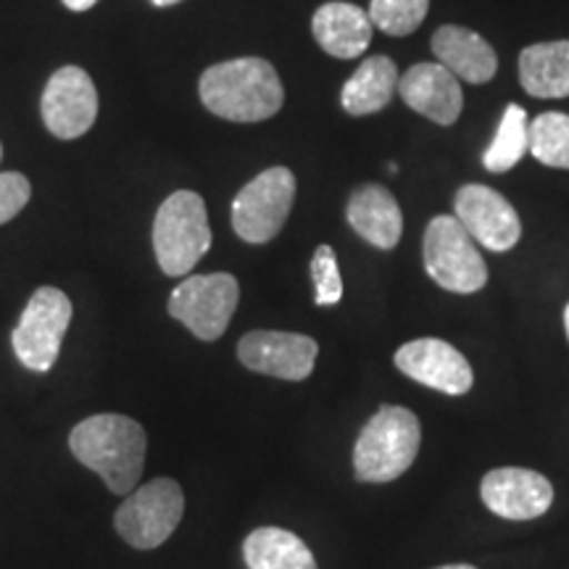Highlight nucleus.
<instances>
[{
	"mask_svg": "<svg viewBox=\"0 0 569 569\" xmlns=\"http://www.w3.org/2000/svg\"><path fill=\"white\" fill-rule=\"evenodd\" d=\"M201 101L213 117L227 122H264L272 119L284 103L280 74L264 59H232L213 63L203 71Z\"/></svg>",
	"mask_w": 569,
	"mask_h": 569,
	"instance_id": "f03ea898",
	"label": "nucleus"
},
{
	"mask_svg": "<svg viewBox=\"0 0 569 569\" xmlns=\"http://www.w3.org/2000/svg\"><path fill=\"white\" fill-rule=\"evenodd\" d=\"M528 151H530L528 113H525L522 106L509 103L501 117V124H498L493 142H490L486 156H482V163H486L488 172L503 174L509 172V169H515Z\"/></svg>",
	"mask_w": 569,
	"mask_h": 569,
	"instance_id": "4be33fe9",
	"label": "nucleus"
},
{
	"mask_svg": "<svg viewBox=\"0 0 569 569\" xmlns=\"http://www.w3.org/2000/svg\"><path fill=\"white\" fill-rule=\"evenodd\" d=\"M32 184L19 172H0V224L11 222L30 203Z\"/></svg>",
	"mask_w": 569,
	"mask_h": 569,
	"instance_id": "a878e982",
	"label": "nucleus"
},
{
	"mask_svg": "<svg viewBox=\"0 0 569 569\" xmlns=\"http://www.w3.org/2000/svg\"><path fill=\"white\" fill-rule=\"evenodd\" d=\"M184 515V493L172 478H156L124 496L113 525L132 549L151 551L172 538Z\"/></svg>",
	"mask_w": 569,
	"mask_h": 569,
	"instance_id": "423d86ee",
	"label": "nucleus"
},
{
	"mask_svg": "<svg viewBox=\"0 0 569 569\" xmlns=\"http://www.w3.org/2000/svg\"><path fill=\"white\" fill-rule=\"evenodd\" d=\"M319 346L301 332L256 330L240 338L238 359L251 372L301 382L315 372Z\"/></svg>",
	"mask_w": 569,
	"mask_h": 569,
	"instance_id": "9d476101",
	"label": "nucleus"
},
{
	"mask_svg": "<svg viewBox=\"0 0 569 569\" xmlns=\"http://www.w3.org/2000/svg\"><path fill=\"white\" fill-rule=\"evenodd\" d=\"M240 284L232 274H193L177 284L169 298V315L182 322L198 340L213 343L224 336L238 309Z\"/></svg>",
	"mask_w": 569,
	"mask_h": 569,
	"instance_id": "6e6552de",
	"label": "nucleus"
},
{
	"mask_svg": "<svg viewBox=\"0 0 569 569\" xmlns=\"http://www.w3.org/2000/svg\"><path fill=\"white\" fill-rule=\"evenodd\" d=\"M425 269L448 293H478L488 282V267L472 240L457 217L432 219L425 230Z\"/></svg>",
	"mask_w": 569,
	"mask_h": 569,
	"instance_id": "39448f33",
	"label": "nucleus"
},
{
	"mask_svg": "<svg viewBox=\"0 0 569 569\" xmlns=\"http://www.w3.org/2000/svg\"><path fill=\"white\" fill-rule=\"evenodd\" d=\"M71 322V301L59 288L34 290L21 315L11 343L19 361L32 372H48L59 359Z\"/></svg>",
	"mask_w": 569,
	"mask_h": 569,
	"instance_id": "1a4fd4ad",
	"label": "nucleus"
},
{
	"mask_svg": "<svg viewBox=\"0 0 569 569\" xmlns=\"http://www.w3.org/2000/svg\"><path fill=\"white\" fill-rule=\"evenodd\" d=\"M74 459L101 478L111 493L130 496L140 486L148 438L140 422L124 415H96L71 430Z\"/></svg>",
	"mask_w": 569,
	"mask_h": 569,
	"instance_id": "f257e3e1",
	"label": "nucleus"
},
{
	"mask_svg": "<svg viewBox=\"0 0 569 569\" xmlns=\"http://www.w3.org/2000/svg\"><path fill=\"white\" fill-rule=\"evenodd\" d=\"M0 159H3V146H0Z\"/></svg>",
	"mask_w": 569,
	"mask_h": 569,
	"instance_id": "7c9ffc66",
	"label": "nucleus"
},
{
	"mask_svg": "<svg viewBox=\"0 0 569 569\" xmlns=\"http://www.w3.org/2000/svg\"><path fill=\"white\" fill-rule=\"evenodd\" d=\"M398 92L411 111L422 113L425 119L440 127L457 124L465 109L461 84L443 63H415L398 80Z\"/></svg>",
	"mask_w": 569,
	"mask_h": 569,
	"instance_id": "2eb2a0df",
	"label": "nucleus"
},
{
	"mask_svg": "<svg viewBox=\"0 0 569 569\" xmlns=\"http://www.w3.org/2000/svg\"><path fill=\"white\" fill-rule=\"evenodd\" d=\"M311 32L325 53L332 59H359L372 42V21L369 13L353 3L332 0L317 9L311 19Z\"/></svg>",
	"mask_w": 569,
	"mask_h": 569,
	"instance_id": "a211bd4d",
	"label": "nucleus"
},
{
	"mask_svg": "<svg viewBox=\"0 0 569 569\" xmlns=\"http://www.w3.org/2000/svg\"><path fill=\"white\" fill-rule=\"evenodd\" d=\"M519 84L532 98H569V40L525 48L519 53Z\"/></svg>",
	"mask_w": 569,
	"mask_h": 569,
	"instance_id": "6ab92c4d",
	"label": "nucleus"
},
{
	"mask_svg": "<svg viewBox=\"0 0 569 569\" xmlns=\"http://www.w3.org/2000/svg\"><path fill=\"white\" fill-rule=\"evenodd\" d=\"M348 224L361 240L380 251H393L403 234L401 206L388 188L380 184H361L353 190L346 209Z\"/></svg>",
	"mask_w": 569,
	"mask_h": 569,
	"instance_id": "dca6fc26",
	"label": "nucleus"
},
{
	"mask_svg": "<svg viewBox=\"0 0 569 569\" xmlns=\"http://www.w3.org/2000/svg\"><path fill=\"white\" fill-rule=\"evenodd\" d=\"M398 67L388 56H372L361 61V67L353 71L351 80L343 84L340 103L351 117H367V113L382 111L393 101L398 92Z\"/></svg>",
	"mask_w": 569,
	"mask_h": 569,
	"instance_id": "aec40b11",
	"label": "nucleus"
},
{
	"mask_svg": "<svg viewBox=\"0 0 569 569\" xmlns=\"http://www.w3.org/2000/svg\"><path fill=\"white\" fill-rule=\"evenodd\" d=\"M153 6H159V9H167V6H174V3H180V0H151Z\"/></svg>",
	"mask_w": 569,
	"mask_h": 569,
	"instance_id": "cd10ccee",
	"label": "nucleus"
},
{
	"mask_svg": "<svg viewBox=\"0 0 569 569\" xmlns=\"http://www.w3.org/2000/svg\"><path fill=\"white\" fill-rule=\"evenodd\" d=\"M296 201V177L290 169H264L234 196L232 230L246 243L261 246L274 240L288 222Z\"/></svg>",
	"mask_w": 569,
	"mask_h": 569,
	"instance_id": "0eeeda50",
	"label": "nucleus"
},
{
	"mask_svg": "<svg viewBox=\"0 0 569 569\" xmlns=\"http://www.w3.org/2000/svg\"><path fill=\"white\" fill-rule=\"evenodd\" d=\"M530 153L551 169H569V113L546 111L530 122Z\"/></svg>",
	"mask_w": 569,
	"mask_h": 569,
	"instance_id": "5701e85b",
	"label": "nucleus"
},
{
	"mask_svg": "<svg viewBox=\"0 0 569 569\" xmlns=\"http://www.w3.org/2000/svg\"><path fill=\"white\" fill-rule=\"evenodd\" d=\"M453 217L472 234L475 243L493 253H507L522 238V222L507 198L486 184H465L453 201Z\"/></svg>",
	"mask_w": 569,
	"mask_h": 569,
	"instance_id": "9b49d317",
	"label": "nucleus"
},
{
	"mask_svg": "<svg viewBox=\"0 0 569 569\" xmlns=\"http://www.w3.org/2000/svg\"><path fill=\"white\" fill-rule=\"evenodd\" d=\"M243 557L248 569H317L309 546L282 528L253 530L243 543Z\"/></svg>",
	"mask_w": 569,
	"mask_h": 569,
	"instance_id": "412c9836",
	"label": "nucleus"
},
{
	"mask_svg": "<svg viewBox=\"0 0 569 569\" xmlns=\"http://www.w3.org/2000/svg\"><path fill=\"white\" fill-rule=\"evenodd\" d=\"M422 427L415 411L382 407L353 446V472L361 482H390L415 465Z\"/></svg>",
	"mask_w": 569,
	"mask_h": 569,
	"instance_id": "7ed1b4c3",
	"label": "nucleus"
},
{
	"mask_svg": "<svg viewBox=\"0 0 569 569\" xmlns=\"http://www.w3.org/2000/svg\"><path fill=\"white\" fill-rule=\"evenodd\" d=\"M396 367L411 380L440 390L446 396H465L472 388L475 375L465 353L438 338H419L396 351Z\"/></svg>",
	"mask_w": 569,
	"mask_h": 569,
	"instance_id": "ddd939ff",
	"label": "nucleus"
},
{
	"mask_svg": "<svg viewBox=\"0 0 569 569\" xmlns=\"http://www.w3.org/2000/svg\"><path fill=\"white\" fill-rule=\"evenodd\" d=\"M436 569H478L472 565H446V567H436Z\"/></svg>",
	"mask_w": 569,
	"mask_h": 569,
	"instance_id": "c85d7f7f",
	"label": "nucleus"
},
{
	"mask_svg": "<svg viewBox=\"0 0 569 569\" xmlns=\"http://www.w3.org/2000/svg\"><path fill=\"white\" fill-rule=\"evenodd\" d=\"M565 330H567V340H569V303H567V309H565Z\"/></svg>",
	"mask_w": 569,
	"mask_h": 569,
	"instance_id": "c756f323",
	"label": "nucleus"
},
{
	"mask_svg": "<svg viewBox=\"0 0 569 569\" xmlns=\"http://www.w3.org/2000/svg\"><path fill=\"white\" fill-rule=\"evenodd\" d=\"M480 496L493 515L503 519H536L553 501V486L540 472L522 467H501L482 478Z\"/></svg>",
	"mask_w": 569,
	"mask_h": 569,
	"instance_id": "4468645a",
	"label": "nucleus"
},
{
	"mask_svg": "<svg viewBox=\"0 0 569 569\" xmlns=\"http://www.w3.org/2000/svg\"><path fill=\"white\" fill-rule=\"evenodd\" d=\"M211 248V227L203 198L193 190H177L161 203L153 222V251L161 272L182 277L193 272Z\"/></svg>",
	"mask_w": 569,
	"mask_h": 569,
	"instance_id": "20e7f679",
	"label": "nucleus"
},
{
	"mask_svg": "<svg viewBox=\"0 0 569 569\" xmlns=\"http://www.w3.org/2000/svg\"><path fill=\"white\" fill-rule=\"evenodd\" d=\"M96 3H98V0H63V6H67L69 11H88Z\"/></svg>",
	"mask_w": 569,
	"mask_h": 569,
	"instance_id": "bb28decb",
	"label": "nucleus"
},
{
	"mask_svg": "<svg viewBox=\"0 0 569 569\" xmlns=\"http://www.w3.org/2000/svg\"><path fill=\"white\" fill-rule=\"evenodd\" d=\"M430 9V0H372L369 21L390 38H407L417 32Z\"/></svg>",
	"mask_w": 569,
	"mask_h": 569,
	"instance_id": "b1692460",
	"label": "nucleus"
},
{
	"mask_svg": "<svg viewBox=\"0 0 569 569\" xmlns=\"http://www.w3.org/2000/svg\"><path fill=\"white\" fill-rule=\"evenodd\" d=\"M311 280H315V303L317 306H336L343 298V280L336 251L330 246H319L311 259Z\"/></svg>",
	"mask_w": 569,
	"mask_h": 569,
	"instance_id": "393cba45",
	"label": "nucleus"
},
{
	"mask_svg": "<svg viewBox=\"0 0 569 569\" xmlns=\"http://www.w3.org/2000/svg\"><path fill=\"white\" fill-rule=\"evenodd\" d=\"M432 53L457 80L486 84L496 77L498 56L488 40L459 24H443L432 34Z\"/></svg>",
	"mask_w": 569,
	"mask_h": 569,
	"instance_id": "f3484780",
	"label": "nucleus"
},
{
	"mask_svg": "<svg viewBox=\"0 0 569 569\" xmlns=\"http://www.w3.org/2000/svg\"><path fill=\"white\" fill-rule=\"evenodd\" d=\"M40 109L42 122L56 138H82L98 117V92L88 71L80 67H61L48 80Z\"/></svg>",
	"mask_w": 569,
	"mask_h": 569,
	"instance_id": "f8f14e48",
	"label": "nucleus"
}]
</instances>
